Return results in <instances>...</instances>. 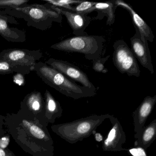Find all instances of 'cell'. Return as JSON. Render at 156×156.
Returning <instances> with one entry per match:
<instances>
[{"label": "cell", "mask_w": 156, "mask_h": 156, "mask_svg": "<svg viewBox=\"0 0 156 156\" xmlns=\"http://www.w3.org/2000/svg\"><path fill=\"white\" fill-rule=\"evenodd\" d=\"M7 131L5 129H3L2 126H0V139L2 137L7 135Z\"/></svg>", "instance_id": "83f0119b"}, {"label": "cell", "mask_w": 156, "mask_h": 156, "mask_svg": "<svg viewBox=\"0 0 156 156\" xmlns=\"http://www.w3.org/2000/svg\"><path fill=\"white\" fill-rule=\"evenodd\" d=\"M105 40L103 36L86 35L70 37L51 46L57 51L69 53H78L86 59L94 61L100 58Z\"/></svg>", "instance_id": "5b68a950"}, {"label": "cell", "mask_w": 156, "mask_h": 156, "mask_svg": "<svg viewBox=\"0 0 156 156\" xmlns=\"http://www.w3.org/2000/svg\"><path fill=\"white\" fill-rule=\"evenodd\" d=\"M13 73L23 75V73L20 69L13 66L8 61L0 58V74H9Z\"/></svg>", "instance_id": "ffe728a7"}, {"label": "cell", "mask_w": 156, "mask_h": 156, "mask_svg": "<svg viewBox=\"0 0 156 156\" xmlns=\"http://www.w3.org/2000/svg\"><path fill=\"white\" fill-rule=\"evenodd\" d=\"M156 136V119H154L134 136L136 139L135 147H140L146 150L153 143Z\"/></svg>", "instance_id": "e0dca14e"}, {"label": "cell", "mask_w": 156, "mask_h": 156, "mask_svg": "<svg viewBox=\"0 0 156 156\" xmlns=\"http://www.w3.org/2000/svg\"><path fill=\"white\" fill-rule=\"evenodd\" d=\"M113 63L119 72L129 76L139 77L140 70L131 49L124 40L116 41L113 46Z\"/></svg>", "instance_id": "8992f818"}, {"label": "cell", "mask_w": 156, "mask_h": 156, "mask_svg": "<svg viewBox=\"0 0 156 156\" xmlns=\"http://www.w3.org/2000/svg\"><path fill=\"white\" fill-rule=\"evenodd\" d=\"M43 57L41 50L31 51L27 49H9L0 53V58L8 61L11 64L20 69L23 75L33 71L37 61Z\"/></svg>", "instance_id": "52a82bcc"}, {"label": "cell", "mask_w": 156, "mask_h": 156, "mask_svg": "<svg viewBox=\"0 0 156 156\" xmlns=\"http://www.w3.org/2000/svg\"><path fill=\"white\" fill-rule=\"evenodd\" d=\"M52 7L56 11L65 16L74 35L76 36L86 35L85 30L91 22V18L87 14L76 13L55 6Z\"/></svg>", "instance_id": "5bb4252c"}, {"label": "cell", "mask_w": 156, "mask_h": 156, "mask_svg": "<svg viewBox=\"0 0 156 156\" xmlns=\"http://www.w3.org/2000/svg\"><path fill=\"white\" fill-rule=\"evenodd\" d=\"M156 103V95L145 97L137 108L132 113L134 126V136L143 129L149 116Z\"/></svg>", "instance_id": "7c38bea8"}, {"label": "cell", "mask_w": 156, "mask_h": 156, "mask_svg": "<svg viewBox=\"0 0 156 156\" xmlns=\"http://www.w3.org/2000/svg\"><path fill=\"white\" fill-rule=\"evenodd\" d=\"M0 10V35L8 41L22 43L26 41L25 32L17 28L10 27L8 21L10 18Z\"/></svg>", "instance_id": "9a60e30c"}, {"label": "cell", "mask_w": 156, "mask_h": 156, "mask_svg": "<svg viewBox=\"0 0 156 156\" xmlns=\"http://www.w3.org/2000/svg\"><path fill=\"white\" fill-rule=\"evenodd\" d=\"M94 135L95 139L97 142H100L103 140V136L100 133L98 132H95L94 134Z\"/></svg>", "instance_id": "4316f807"}, {"label": "cell", "mask_w": 156, "mask_h": 156, "mask_svg": "<svg viewBox=\"0 0 156 156\" xmlns=\"http://www.w3.org/2000/svg\"><path fill=\"white\" fill-rule=\"evenodd\" d=\"M110 57V55H108L104 58H99L93 61V70L97 73H107L108 72V70L105 67L104 65Z\"/></svg>", "instance_id": "7402d4cb"}, {"label": "cell", "mask_w": 156, "mask_h": 156, "mask_svg": "<svg viewBox=\"0 0 156 156\" xmlns=\"http://www.w3.org/2000/svg\"><path fill=\"white\" fill-rule=\"evenodd\" d=\"M126 151L131 156H150L147 155L146 150L140 147H133L127 149Z\"/></svg>", "instance_id": "cb8c5ba5"}, {"label": "cell", "mask_w": 156, "mask_h": 156, "mask_svg": "<svg viewBox=\"0 0 156 156\" xmlns=\"http://www.w3.org/2000/svg\"><path fill=\"white\" fill-rule=\"evenodd\" d=\"M5 14L23 19L29 27L41 30L50 29L53 23H61L62 15L56 11L52 5L45 4H31L18 8L5 9L1 10Z\"/></svg>", "instance_id": "3957f363"}, {"label": "cell", "mask_w": 156, "mask_h": 156, "mask_svg": "<svg viewBox=\"0 0 156 156\" xmlns=\"http://www.w3.org/2000/svg\"><path fill=\"white\" fill-rule=\"evenodd\" d=\"M44 118L48 125L54 123L55 119L62 116L63 109L60 103L53 96L50 91L46 89L44 95Z\"/></svg>", "instance_id": "2e32d148"}, {"label": "cell", "mask_w": 156, "mask_h": 156, "mask_svg": "<svg viewBox=\"0 0 156 156\" xmlns=\"http://www.w3.org/2000/svg\"><path fill=\"white\" fill-rule=\"evenodd\" d=\"M44 98L41 92L33 91L25 96L21 102L18 112L33 119L38 120L41 124L47 127L44 118Z\"/></svg>", "instance_id": "ba28073f"}, {"label": "cell", "mask_w": 156, "mask_h": 156, "mask_svg": "<svg viewBox=\"0 0 156 156\" xmlns=\"http://www.w3.org/2000/svg\"><path fill=\"white\" fill-rule=\"evenodd\" d=\"M10 141V136L7 134L0 139V148L3 149L8 148V146Z\"/></svg>", "instance_id": "d4e9b609"}, {"label": "cell", "mask_w": 156, "mask_h": 156, "mask_svg": "<svg viewBox=\"0 0 156 156\" xmlns=\"http://www.w3.org/2000/svg\"><path fill=\"white\" fill-rule=\"evenodd\" d=\"M16 142L33 156H51L54 141L47 127L18 112L5 116L4 124Z\"/></svg>", "instance_id": "6da1fadb"}, {"label": "cell", "mask_w": 156, "mask_h": 156, "mask_svg": "<svg viewBox=\"0 0 156 156\" xmlns=\"http://www.w3.org/2000/svg\"><path fill=\"white\" fill-rule=\"evenodd\" d=\"M110 116L109 114L90 115L72 122L52 125L51 129L61 138L70 144H75L94 135L97 128Z\"/></svg>", "instance_id": "277c9868"}, {"label": "cell", "mask_w": 156, "mask_h": 156, "mask_svg": "<svg viewBox=\"0 0 156 156\" xmlns=\"http://www.w3.org/2000/svg\"><path fill=\"white\" fill-rule=\"evenodd\" d=\"M136 33L130 38L131 51L136 59H137L144 68L148 70L151 73H154L151 61L148 44L144 43L140 38L139 32L136 28Z\"/></svg>", "instance_id": "8fae6325"}, {"label": "cell", "mask_w": 156, "mask_h": 156, "mask_svg": "<svg viewBox=\"0 0 156 156\" xmlns=\"http://www.w3.org/2000/svg\"><path fill=\"white\" fill-rule=\"evenodd\" d=\"M0 156H16L9 149H3L0 148Z\"/></svg>", "instance_id": "484cf974"}, {"label": "cell", "mask_w": 156, "mask_h": 156, "mask_svg": "<svg viewBox=\"0 0 156 156\" xmlns=\"http://www.w3.org/2000/svg\"><path fill=\"white\" fill-rule=\"evenodd\" d=\"M4 118H5L4 116L2 115H0V126H3Z\"/></svg>", "instance_id": "f1b7e54d"}, {"label": "cell", "mask_w": 156, "mask_h": 156, "mask_svg": "<svg viewBox=\"0 0 156 156\" xmlns=\"http://www.w3.org/2000/svg\"><path fill=\"white\" fill-rule=\"evenodd\" d=\"M26 0H0V9H9L25 6L29 2Z\"/></svg>", "instance_id": "44dd1931"}, {"label": "cell", "mask_w": 156, "mask_h": 156, "mask_svg": "<svg viewBox=\"0 0 156 156\" xmlns=\"http://www.w3.org/2000/svg\"><path fill=\"white\" fill-rule=\"evenodd\" d=\"M33 71L45 83L67 97L76 100L94 97L96 94V91L77 84L46 63L38 62Z\"/></svg>", "instance_id": "7a4b0ae2"}, {"label": "cell", "mask_w": 156, "mask_h": 156, "mask_svg": "<svg viewBox=\"0 0 156 156\" xmlns=\"http://www.w3.org/2000/svg\"><path fill=\"white\" fill-rule=\"evenodd\" d=\"M45 63L74 82H78L83 86L96 91L95 87L86 74L77 66L66 61L54 58H50Z\"/></svg>", "instance_id": "9c48e42d"}, {"label": "cell", "mask_w": 156, "mask_h": 156, "mask_svg": "<svg viewBox=\"0 0 156 156\" xmlns=\"http://www.w3.org/2000/svg\"><path fill=\"white\" fill-rule=\"evenodd\" d=\"M46 3L52 5L57 8L64 9L69 11H73V7L71 5L73 4H79L82 1H73V0H61V1H44Z\"/></svg>", "instance_id": "d6986e66"}, {"label": "cell", "mask_w": 156, "mask_h": 156, "mask_svg": "<svg viewBox=\"0 0 156 156\" xmlns=\"http://www.w3.org/2000/svg\"><path fill=\"white\" fill-rule=\"evenodd\" d=\"M116 9V6L115 5L114 1L104 2H96L94 6L88 11L87 14L95 10L106 14L107 17V25L111 26L115 21V11Z\"/></svg>", "instance_id": "ac0fdd59"}, {"label": "cell", "mask_w": 156, "mask_h": 156, "mask_svg": "<svg viewBox=\"0 0 156 156\" xmlns=\"http://www.w3.org/2000/svg\"><path fill=\"white\" fill-rule=\"evenodd\" d=\"M114 3L116 7L119 6L126 10L131 16L134 24V27L139 32L140 38L144 43L148 41L151 43L154 41V36L153 32L146 22L134 10L132 7L129 4L121 0L114 1Z\"/></svg>", "instance_id": "4fadbf2b"}, {"label": "cell", "mask_w": 156, "mask_h": 156, "mask_svg": "<svg viewBox=\"0 0 156 156\" xmlns=\"http://www.w3.org/2000/svg\"><path fill=\"white\" fill-rule=\"evenodd\" d=\"M96 2L82 1L76 7H73V12L77 13L87 14V12L94 6Z\"/></svg>", "instance_id": "603a6c76"}, {"label": "cell", "mask_w": 156, "mask_h": 156, "mask_svg": "<svg viewBox=\"0 0 156 156\" xmlns=\"http://www.w3.org/2000/svg\"><path fill=\"white\" fill-rule=\"evenodd\" d=\"M109 119L112 126L106 138L103 140V151H126V148L122 147V145L126 142V137L120 122L113 115H111Z\"/></svg>", "instance_id": "30bf717a"}]
</instances>
